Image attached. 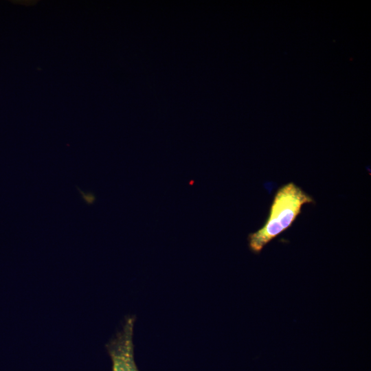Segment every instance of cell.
Wrapping results in <instances>:
<instances>
[{
    "label": "cell",
    "mask_w": 371,
    "mask_h": 371,
    "mask_svg": "<svg viewBox=\"0 0 371 371\" xmlns=\"http://www.w3.org/2000/svg\"><path fill=\"white\" fill-rule=\"evenodd\" d=\"M314 203V199L293 182L279 188L263 226L248 236L251 251L260 254L269 243L292 226L304 205Z\"/></svg>",
    "instance_id": "obj_1"
},
{
    "label": "cell",
    "mask_w": 371,
    "mask_h": 371,
    "mask_svg": "<svg viewBox=\"0 0 371 371\" xmlns=\"http://www.w3.org/2000/svg\"><path fill=\"white\" fill-rule=\"evenodd\" d=\"M135 317L126 318L121 330L106 347L112 363V371H139L134 358L133 328Z\"/></svg>",
    "instance_id": "obj_2"
}]
</instances>
